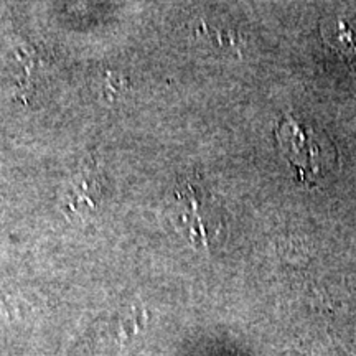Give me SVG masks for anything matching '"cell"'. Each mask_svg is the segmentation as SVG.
Returning a JSON list of instances; mask_svg holds the SVG:
<instances>
[{
	"mask_svg": "<svg viewBox=\"0 0 356 356\" xmlns=\"http://www.w3.org/2000/svg\"><path fill=\"white\" fill-rule=\"evenodd\" d=\"M275 137L284 157L304 184H315L330 172L333 152L320 144L314 129L304 126L292 115H284L275 129Z\"/></svg>",
	"mask_w": 356,
	"mask_h": 356,
	"instance_id": "cell-1",
	"label": "cell"
},
{
	"mask_svg": "<svg viewBox=\"0 0 356 356\" xmlns=\"http://www.w3.org/2000/svg\"><path fill=\"white\" fill-rule=\"evenodd\" d=\"M323 37L333 50L356 66V10H346L327 19Z\"/></svg>",
	"mask_w": 356,
	"mask_h": 356,
	"instance_id": "cell-2",
	"label": "cell"
}]
</instances>
